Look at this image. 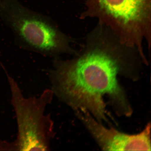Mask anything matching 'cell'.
Masks as SVG:
<instances>
[{
    "label": "cell",
    "mask_w": 151,
    "mask_h": 151,
    "mask_svg": "<svg viewBox=\"0 0 151 151\" xmlns=\"http://www.w3.org/2000/svg\"><path fill=\"white\" fill-rule=\"evenodd\" d=\"M69 59L55 58L50 70L52 90L74 111H88L99 123L110 124L104 97L119 116L133 110L119 76L138 81L147 58L122 43L105 26L97 24L87 34L83 47Z\"/></svg>",
    "instance_id": "obj_1"
},
{
    "label": "cell",
    "mask_w": 151,
    "mask_h": 151,
    "mask_svg": "<svg viewBox=\"0 0 151 151\" xmlns=\"http://www.w3.org/2000/svg\"><path fill=\"white\" fill-rule=\"evenodd\" d=\"M73 111L103 150L151 151L150 123L139 133L129 134L112 127L106 128L86 110Z\"/></svg>",
    "instance_id": "obj_5"
},
{
    "label": "cell",
    "mask_w": 151,
    "mask_h": 151,
    "mask_svg": "<svg viewBox=\"0 0 151 151\" xmlns=\"http://www.w3.org/2000/svg\"><path fill=\"white\" fill-rule=\"evenodd\" d=\"M80 18H93L105 26L127 46L146 57L144 44L150 52L151 0H85Z\"/></svg>",
    "instance_id": "obj_3"
},
{
    "label": "cell",
    "mask_w": 151,
    "mask_h": 151,
    "mask_svg": "<svg viewBox=\"0 0 151 151\" xmlns=\"http://www.w3.org/2000/svg\"><path fill=\"white\" fill-rule=\"evenodd\" d=\"M0 18L14 41L25 50L50 57L76 53L71 40L50 17L32 11L18 0H0Z\"/></svg>",
    "instance_id": "obj_2"
},
{
    "label": "cell",
    "mask_w": 151,
    "mask_h": 151,
    "mask_svg": "<svg viewBox=\"0 0 151 151\" xmlns=\"http://www.w3.org/2000/svg\"><path fill=\"white\" fill-rule=\"evenodd\" d=\"M10 88L12 99L17 123L18 133L13 142H0V151H49L55 135L54 123L45 111L51 103V89L43 91L38 97L26 98L17 83L4 69Z\"/></svg>",
    "instance_id": "obj_4"
}]
</instances>
